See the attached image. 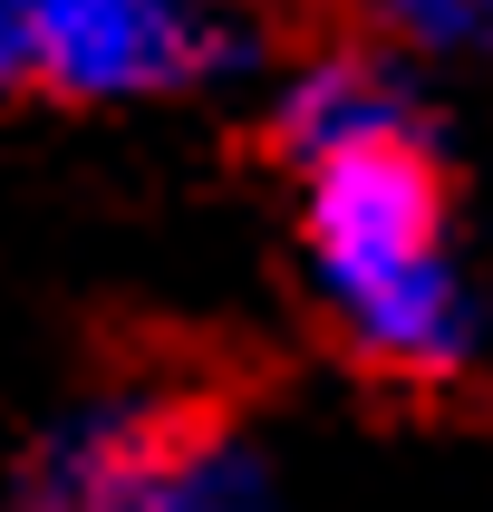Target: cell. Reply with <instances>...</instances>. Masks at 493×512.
<instances>
[{"instance_id":"cell-3","label":"cell","mask_w":493,"mask_h":512,"mask_svg":"<svg viewBox=\"0 0 493 512\" xmlns=\"http://www.w3.org/2000/svg\"><path fill=\"white\" fill-rule=\"evenodd\" d=\"M242 68V0H29V97L58 107H174Z\"/></svg>"},{"instance_id":"cell-6","label":"cell","mask_w":493,"mask_h":512,"mask_svg":"<svg viewBox=\"0 0 493 512\" xmlns=\"http://www.w3.org/2000/svg\"><path fill=\"white\" fill-rule=\"evenodd\" d=\"M464 20H474V39L493 49V0H464Z\"/></svg>"},{"instance_id":"cell-2","label":"cell","mask_w":493,"mask_h":512,"mask_svg":"<svg viewBox=\"0 0 493 512\" xmlns=\"http://www.w3.org/2000/svg\"><path fill=\"white\" fill-rule=\"evenodd\" d=\"M0 512H281V464L223 387H87L20 445Z\"/></svg>"},{"instance_id":"cell-5","label":"cell","mask_w":493,"mask_h":512,"mask_svg":"<svg viewBox=\"0 0 493 512\" xmlns=\"http://www.w3.org/2000/svg\"><path fill=\"white\" fill-rule=\"evenodd\" d=\"M29 97V0H0V107Z\"/></svg>"},{"instance_id":"cell-4","label":"cell","mask_w":493,"mask_h":512,"mask_svg":"<svg viewBox=\"0 0 493 512\" xmlns=\"http://www.w3.org/2000/svg\"><path fill=\"white\" fill-rule=\"evenodd\" d=\"M329 10H339V29H358V39H377L397 58H435V49L474 39L464 0H329Z\"/></svg>"},{"instance_id":"cell-1","label":"cell","mask_w":493,"mask_h":512,"mask_svg":"<svg viewBox=\"0 0 493 512\" xmlns=\"http://www.w3.org/2000/svg\"><path fill=\"white\" fill-rule=\"evenodd\" d=\"M261 145L290 174L300 281L339 358L416 397L464 387L484 368L493 319L455 232V184H445L416 58L329 29L281 68L261 107Z\"/></svg>"}]
</instances>
